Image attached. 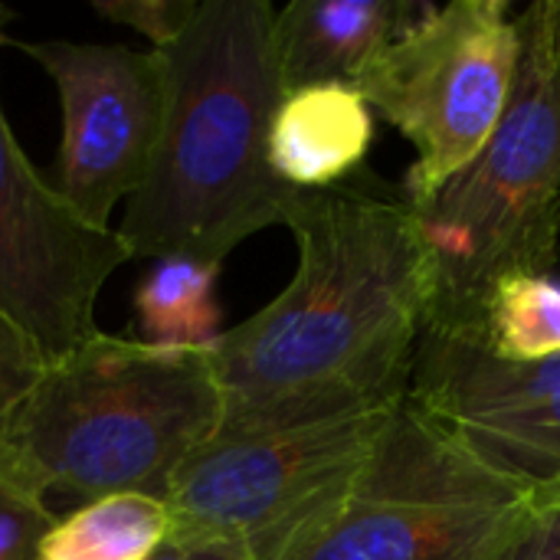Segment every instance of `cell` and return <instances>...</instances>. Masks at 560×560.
I'll use <instances>...</instances> for the list:
<instances>
[{
  "label": "cell",
  "mask_w": 560,
  "mask_h": 560,
  "mask_svg": "<svg viewBox=\"0 0 560 560\" xmlns=\"http://www.w3.org/2000/svg\"><path fill=\"white\" fill-rule=\"evenodd\" d=\"M223 420L210 351L95 335L52 361L0 427V469L46 499H167L177 469Z\"/></svg>",
  "instance_id": "3957f363"
},
{
  "label": "cell",
  "mask_w": 560,
  "mask_h": 560,
  "mask_svg": "<svg viewBox=\"0 0 560 560\" xmlns=\"http://www.w3.org/2000/svg\"><path fill=\"white\" fill-rule=\"evenodd\" d=\"M174 535L164 499L121 492L59 518L36 560H151Z\"/></svg>",
  "instance_id": "5bb4252c"
},
{
  "label": "cell",
  "mask_w": 560,
  "mask_h": 560,
  "mask_svg": "<svg viewBox=\"0 0 560 560\" xmlns=\"http://www.w3.org/2000/svg\"><path fill=\"white\" fill-rule=\"evenodd\" d=\"M528 495L404 397L338 512L285 560H486Z\"/></svg>",
  "instance_id": "5b68a950"
},
{
  "label": "cell",
  "mask_w": 560,
  "mask_h": 560,
  "mask_svg": "<svg viewBox=\"0 0 560 560\" xmlns=\"http://www.w3.org/2000/svg\"><path fill=\"white\" fill-rule=\"evenodd\" d=\"M200 0H95L92 10L141 33L151 49H167L194 20Z\"/></svg>",
  "instance_id": "ac0fdd59"
},
{
  "label": "cell",
  "mask_w": 560,
  "mask_h": 560,
  "mask_svg": "<svg viewBox=\"0 0 560 560\" xmlns=\"http://www.w3.org/2000/svg\"><path fill=\"white\" fill-rule=\"evenodd\" d=\"M49 358L39 345L0 315V427L13 417V410L26 400V394L46 374Z\"/></svg>",
  "instance_id": "d6986e66"
},
{
  "label": "cell",
  "mask_w": 560,
  "mask_h": 560,
  "mask_svg": "<svg viewBox=\"0 0 560 560\" xmlns=\"http://www.w3.org/2000/svg\"><path fill=\"white\" fill-rule=\"evenodd\" d=\"M417 0H292L276 10L272 52L282 92L358 85L381 52L427 10Z\"/></svg>",
  "instance_id": "8fae6325"
},
{
  "label": "cell",
  "mask_w": 560,
  "mask_h": 560,
  "mask_svg": "<svg viewBox=\"0 0 560 560\" xmlns=\"http://www.w3.org/2000/svg\"><path fill=\"white\" fill-rule=\"evenodd\" d=\"M518 13L505 0L430 3L358 82L417 151L407 203H427L495 135L518 75Z\"/></svg>",
  "instance_id": "52a82bcc"
},
{
  "label": "cell",
  "mask_w": 560,
  "mask_h": 560,
  "mask_svg": "<svg viewBox=\"0 0 560 560\" xmlns=\"http://www.w3.org/2000/svg\"><path fill=\"white\" fill-rule=\"evenodd\" d=\"M151 560H253L240 545L220 541V538H190V535H171V541Z\"/></svg>",
  "instance_id": "ffe728a7"
},
{
  "label": "cell",
  "mask_w": 560,
  "mask_h": 560,
  "mask_svg": "<svg viewBox=\"0 0 560 560\" xmlns=\"http://www.w3.org/2000/svg\"><path fill=\"white\" fill-rule=\"evenodd\" d=\"M266 0H200L190 26L158 49L164 121L118 236L135 259H223L269 226H289L305 190L269 164L282 98Z\"/></svg>",
  "instance_id": "7a4b0ae2"
},
{
  "label": "cell",
  "mask_w": 560,
  "mask_h": 560,
  "mask_svg": "<svg viewBox=\"0 0 560 560\" xmlns=\"http://www.w3.org/2000/svg\"><path fill=\"white\" fill-rule=\"evenodd\" d=\"M289 230L299 249L289 285L210 351L223 390L217 436L364 413L410 390L433 312L410 203L318 190Z\"/></svg>",
  "instance_id": "6da1fadb"
},
{
  "label": "cell",
  "mask_w": 560,
  "mask_h": 560,
  "mask_svg": "<svg viewBox=\"0 0 560 560\" xmlns=\"http://www.w3.org/2000/svg\"><path fill=\"white\" fill-rule=\"evenodd\" d=\"M486 560H560V479L525 499Z\"/></svg>",
  "instance_id": "2e32d148"
},
{
  "label": "cell",
  "mask_w": 560,
  "mask_h": 560,
  "mask_svg": "<svg viewBox=\"0 0 560 560\" xmlns=\"http://www.w3.org/2000/svg\"><path fill=\"white\" fill-rule=\"evenodd\" d=\"M135 259L118 230L85 220L16 144L0 98V315L52 361L98 335L102 285Z\"/></svg>",
  "instance_id": "ba28073f"
},
{
  "label": "cell",
  "mask_w": 560,
  "mask_h": 560,
  "mask_svg": "<svg viewBox=\"0 0 560 560\" xmlns=\"http://www.w3.org/2000/svg\"><path fill=\"white\" fill-rule=\"evenodd\" d=\"M407 397L528 492L560 479V354L509 364L469 331L427 328Z\"/></svg>",
  "instance_id": "30bf717a"
},
{
  "label": "cell",
  "mask_w": 560,
  "mask_h": 560,
  "mask_svg": "<svg viewBox=\"0 0 560 560\" xmlns=\"http://www.w3.org/2000/svg\"><path fill=\"white\" fill-rule=\"evenodd\" d=\"M374 144V108L358 85L325 82L282 92L269 128V164L282 184L338 190Z\"/></svg>",
  "instance_id": "7c38bea8"
},
{
  "label": "cell",
  "mask_w": 560,
  "mask_h": 560,
  "mask_svg": "<svg viewBox=\"0 0 560 560\" xmlns=\"http://www.w3.org/2000/svg\"><path fill=\"white\" fill-rule=\"evenodd\" d=\"M397 404L299 427L213 436L171 482L164 502L174 532L233 541L253 560H285L338 512Z\"/></svg>",
  "instance_id": "8992f818"
},
{
  "label": "cell",
  "mask_w": 560,
  "mask_h": 560,
  "mask_svg": "<svg viewBox=\"0 0 560 560\" xmlns=\"http://www.w3.org/2000/svg\"><path fill=\"white\" fill-rule=\"evenodd\" d=\"M59 518L46 499L33 495L0 469V560H36Z\"/></svg>",
  "instance_id": "e0dca14e"
},
{
  "label": "cell",
  "mask_w": 560,
  "mask_h": 560,
  "mask_svg": "<svg viewBox=\"0 0 560 560\" xmlns=\"http://www.w3.org/2000/svg\"><path fill=\"white\" fill-rule=\"evenodd\" d=\"M551 20H555V43L560 52V0H551Z\"/></svg>",
  "instance_id": "44dd1931"
},
{
  "label": "cell",
  "mask_w": 560,
  "mask_h": 560,
  "mask_svg": "<svg viewBox=\"0 0 560 560\" xmlns=\"http://www.w3.org/2000/svg\"><path fill=\"white\" fill-rule=\"evenodd\" d=\"M476 335L509 364H535L560 354V279L555 272H518L486 299Z\"/></svg>",
  "instance_id": "9a60e30c"
},
{
  "label": "cell",
  "mask_w": 560,
  "mask_h": 560,
  "mask_svg": "<svg viewBox=\"0 0 560 560\" xmlns=\"http://www.w3.org/2000/svg\"><path fill=\"white\" fill-rule=\"evenodd\" d=\"M7 20H10V10H7V7L0 3V46L7 43V36H3V30H7Z\"/></svg>",
  "instance_id": "7402d4cb"
},
{
  "label": "cell",
  "mask_w": 560,
  "mask_h": 560,
  "mask_svg": "<svg viewBox=\"0 0 560 560\" xmlns=\"http://www.w3.org/2000/svg\"><path fill=\"white\" fill-rule=\"evenodd\" d=\"M217 282V262L194 256L151 259L135 285V325L141 341L180 351H213L223 338Z\"/></svg>",
  "instance_id": "4fadbf2b"
},
{
  "label": "cell",
  "mask_w": 560,
  "mask_h": 560,
  "mask_svg": "<svg viewBox=\"0 0 560 560\" xmlns=\"http://www.w3.org/2000/svg\"><path fill=\"white\" fill-rule=\"evenodd\" d=\"M52 79L62 105L56 190L92 223L108 226L154 158L164 121V62L128 43H16Z\"/></svg>",
  "instance_id": "9c48e42d"
},
{
  "label": "cell",
  "mask_w": 560,
  "mask_h": 560,
  "mask_svg": "<svg viewBox=\"0 0 560 560\" xmlns=\"http://www.w3.org/2000/svg\"><path fill=\"white\" fill-rule=\"evenodd\" d=\"M518 75L489 144L410 207L433 279L427 328L479 331L492 289L560 256V52L551 0L518 10Z\"/></svg>",
  "instance_id": "277c9868"
}]
</instances>
